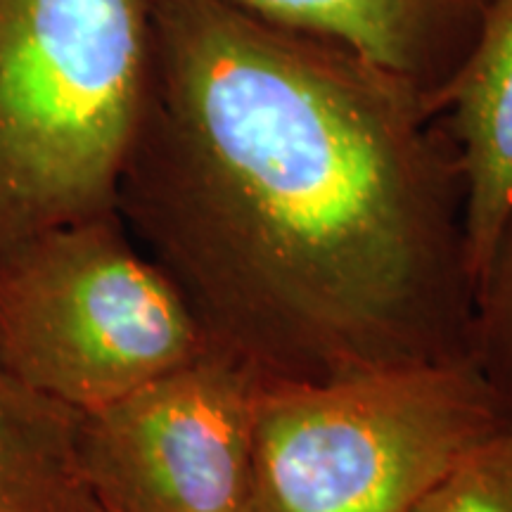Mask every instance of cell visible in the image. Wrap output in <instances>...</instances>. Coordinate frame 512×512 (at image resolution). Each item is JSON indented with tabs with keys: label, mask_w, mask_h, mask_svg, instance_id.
I'll list each match as a JSON object with an SVG mask.
<instances>
[{
	"label": "cell",
	"mask_w": 512,
	"mask_h": 512,
	"mask_svg": "<svg viewBox=\"0 0 512 512\" xmlns=\"http://www.w3.org/2000/svg\"><path fill=\"white\" fill-rule=\"evenodd\" d=\"M411 512H512V432L451 467Z\"/></svg>",
	"instance_id": "cell-10"
},
{
	"label": "cell",
	"mask_w": 512,
	"mask_h": 512,
	"mask_svg": "<svg viewBox=\"0 0 512 512\" xmlns=\"http://www.w3.org/2000/svg\"><path fill=\"white\" fill-rule=\"evenodd\" d=\"M259 387L216 351L81 413L102 512H247Z\"/></svg>",
	"instance_id": "cell-5"
},
{
	"label": "cell",
	"mask_w": 512,
	"mask_h": 512,
	"mask_svg": "<svg viewBox=\"0 0 512 512\" xmlns=\"http://www.w3.org/2000/svg\"><path fill=\"white\" fill-rule=\"evenodd\" d=\"M505 432L512 418L472 361L259 389L247 512H411Z\"/></svg>",
	"instance_id": "cell-3"
},
{
	"label": "cell",
	"mask_w": 512,
	"mask_h": 512,
	"mask_svg": "<svg viewBox=\"0 0 512 512\" xmlns=\"http://www.w3.org/2000/svg\"><path fill=\"white\" fill-rule=\"evenodd\" d=\"M240 8L349 48L437 98L475 46L496 0H233ZM439 112V110H437Z\"/></svg>",
	"instance_id": "cell-6"
},
{
	"label": "cell",
	"mask_w": 512,
	"mask_h": 512,
	"mask_svg": "<svg viewBox=\"0 0 512 512\" xmlns=\"http://www.w3.org/2000/svg\"><path fill=\"white\" fill-rule=\"evenodd\" d=\"M209 351L181 290L117 211L0 256V368L79 413Z\"/></svg>",
	"instance_id": "cell-4"
},
{
	"label": "cell",
	"mask_w": 512,
	"mask_h": 512,
	"mask_svg": "<svg viewBox=\"0 0 512 512\" xmlns=\"http://www.w3.org/2000/svg\"><path fill=\"white\" fill-rule=\"evenodd\" d=\"M79 420L0 368V512H102L83 470Z\"/></svg>",
	"instance_id": "cell-8"
},
{
	"label": "cell",
	"mask_w": 512,
	"mask_h": 512,
	"mask_svg": "<svg viewBox=\"0 0 512 512\" xmlns=\"http://www.w3.org/2000/svg\"><path fill=\"white\" fill-rule=\"evenodd\" d=\"M437 110L463 157L465 235L477 287L512 209V0H496L489 10Z\"/></svg>",
	"instance_id": "cell-7"
},
{
	"label": "cell",
	"mask_w": 512,
	"mask_h": 512,
	"mask_svg": "<svg viewBox=\"0 0 512 512\" xmlns=\"http://www.w3.org/2000/svg\"><path fill=\"white\" fill-rule=\"evenodd\" d=\"M465 197L411 83L233 0H150L117 214L259 389L472 361Z\"/></svg>",
	"instance_id": "cell-1"
},
{
	"label": "cell",
	"mask_w": 512,
	"mask_h": 512,
	"mask_svg": "<svg viewBox=\"0 0 512 512\" xmlns=\"http://www.w3.org/2000/svg\"><path fill=\"white\" fill-rule=\"evenodd\" d=\"M150 0H0V256L117 211Z\"/></svg>",
	"instance_id": "cell-2"
},
{
	"label": "cell",
	"mask_w": 512,
	"mask_h": 512,
	"mask_svg": "<svg viewBox=\"0 0 512 512\" xmlns=\"http://www.w3.org/2000/svg\"><path fill=\"white\" fill-rule=\"evenodd\" d=\"M472 363L512 418V209L475 292Z\"/></svg>",
	"instance_id": "cell-9"
}]
</instances>
